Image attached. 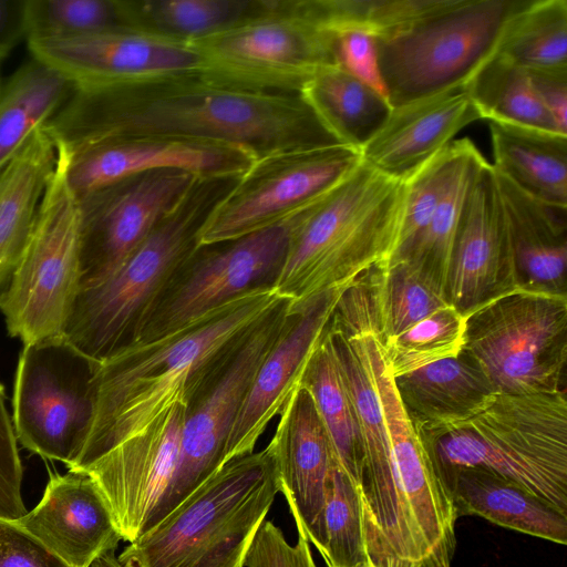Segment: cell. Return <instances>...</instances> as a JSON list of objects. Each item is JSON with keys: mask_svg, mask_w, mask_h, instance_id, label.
<instances>
[{"mask_svg": "<svg viewBox=\"0 0 567 567\" xmlns=\"http://www.w3.org/2000/svg\"><path fill=\"white\" fill-rule=\"evenodd\" d=\"M0 383V519L17 520L27 514L21 496L23 468L18 440Z\"/></svg>", "mask_w": 567, "mask_h": 567, "instance_id": "43", "label": "cell"}, {"mask_svg": "<svg viewBox=\"0 0 567 567\" xmlns=\"http://www.w3.org/2000/svg\"><path fill=\"white\" fill-rule=\"evenodd\" d=\"M73 90L56 71L32 59L0 92V171L45 125Z\"/></svg>", "mask_w": 567, "mask_h": 567, "instance_id": "30", "label": "cell"}, {"mask_svg": "<svg viewBox=\"0 0 567 567\" xmlns=\"http://www.w3.org/2000/svg\"><path fill=\"white\" fill-rule=\"evenodd\" d=\"M526 0H453L409 30L377 40L382 81L398 107L464 86L497 49Z\"/></svg>", "mask_w": 567, "mask_h": 567, "instance_id": "9", "label": "cell"}, {"mask_svg": "<svg viewBox=\"0 0 567 567\" xmlns=\"http://www.w3.org/2000/svg\"><path fill=\"white\" fill-rule=\"evenodd\" d=\"M257 155L226 142L137 135L114 140L69 158L68 179L78 197L122 178L159 169H179L196 176H240Z\"/></svg>", "mask_w": 567, "mask_h": 567, "instance_id": "19", "label": "cell"}, {"mask_svg": "<svg viewBox=\"0 0 567 567\" xmlns=\"http://www.w3.org/2000/svg\"><path fill=\"white\" fill-rule=\"evenodd\" d=\"M0 567H70L13 522L0 519Z\"/></svg>", "mask_w": 567, "mask_h": 567, "instance_id": "46", "label": "cell"}, {"mask_svg": "<svg viewBox=\"0 0 567 567\" xmlns=\"http://www.w3.org/2000/svg\"><path fill=\"white\" fill-rule=\"evenodd\" d=\"M333 34L339 66L386 97L379 68L375 38L357 31Z\"/></svg>", "mask_w": 567, "mask_h": 567, "instance_id": "45", "label": "cell"}, {"mask_svg": "<svg viewBox=\"0 0 567 567\" xmlns=\"http://www.w3.org/2000/svg\"><path fill=\"white\" fill-rule=\"evenodd\" d=\"M23 18L25 40L126 29L117 0H25Z\"/></svg>", "mask_w": 567, "mask_h": 567, "instance_id": "42", "label": "cell"}, {"mask_svg": "<svg viewBox=\"0 0 567 567\" xmlns=\"http://www.w3.org/2000/svg\"><path fill=\"white\" fill-rule=\"evenodd\" d=\"M190 43L205 76L249 90L301 92L339 66L336 35L318 23L309 0H264L246 19Z\"/></svg>", "mask_w": 567, "mask_h": 567, "instance_id": "8", "label": "cell"}, {"mask_svg": "<svg viewBox=\"0 0 567 567\" xmlns=\"http://www.w3.org/2000/svg\"><path fill=\"white\" fill-rule=\"evenodd\" d=\"M532 85L558 131L567 135V68L527 70Z\"/></svg>", "mask_w": 567, "mask_h": 567, "instance_id": "47", "label": "cell"}, {"mask_svg": "<svg viewBox=\"0 0 567 567\" xmlns=\"http://www.w3.org/2000/svg\"><path fill=\"white\" fill-rule=\"evenodd\" d=\"M453 0H309L318 23L331 33L357 31L377 40L400 34Z\"/></svg>", "mask_w": 567, "mask_h": 567, "instance_id": "38", "label": "cell"}, {"mask_svg": "<svg viewBox=\"0 0 567 567\" xmlns=\"http://www.w3.org/2000/svg\"><path fill=\"white\" fill-rule=\"evenodd\" d=\"M197 177L179 169L150 171L76 196L81 289L113 275Z\"/></svg>", "mask_w": 567, "mask_h": 567, "instance_id": "16", "label": "cell"}, {"mask_svg": "<svg viewBox=\"0 0 567 567\" xmlns=\"http://www.w3.org/2000/svg\"><path fill=\"white\" fill-rule=\"evenodd\" d=\"M290 316L289 300L284 299L258 320L186 409L177 470L148 529L227 464L226 446L233 425L259 367Z\"/></svg>", "mask_w": 567, "mask_h": 567, "instance_id": "14", "label": "cell"}, {"mask_svg": "<svg viewBox=\"0 0 567 567\" xmlns=\"http://www.w3.org/2000/svg\"><path fill=\"white\" fill-rule=\"evenodd\" d=\"M284 299L274 287L250 290L165 336L131 343L101 361L92 423L69 470L86 468L171 409H187L243 336Z\"/></svg>", "mask_w": 567, "mask_h": 567, "instance_id": "2", "label": "cell"}, {"mask_svg": "<svg viewBox=\"0 0 567 567\" xmlns=\"http://www.w3.org/2000/svg\"><path fill=\"white\" fill-rule=\"evenodd\" d=\"M361 162L360 151L343 144L288 148L257 157L208 214L197 248L286 223Z\"/></svg>", "mask_w": 567, "mask_h": 567, "instance_id": "13", "label": "cell"}, {"mask_svg": "<svg viewBox=\"0 0 567 567\" xmlns=\"http://www.w3.org/2000/svg\"><path fill=\"white\" fill-rule=\"evenodd\" d=\"M126 29L192 42L257 12L264 0H117Z\"/></svg>", "mask_w": 567, "mask_h": 567, "instance_id": "31", "label": "cell"}, {"mask_svg": "<svg viewBox=\"0 0 567 567\" xmlns=\"http://www.w3.org/2000/svg\"><path fill=\"white\" fill-rule=\"evenodd\" d=\"M477 120L481 116L464 86L393 107L361 150L362 162L404 182Z\"/></svg>", "mask_w": 567, "mask_h": 567, "instance_id": "24", "label": "cell"}, {"mask_svg": "<svg viewBox=\"0 0 567 567\" xmlns=\"http://www.w3.org/2000/svg\"><path fill=\"white\" fill-rule=\"evenodd\" d=\"M280 482L270 450L231 460L118 556L125 567H245Z\"/></svg>", "mask_w": 567, "mask_h": 567, "instance_id": "7", "label": "cell"}, {"mask_svg": "<svg viewBox=\"0 0 567 567\" xmlns=\"http://www.w3.org/2000/svg\"><path fill=\"white\" fill-rule=\"evenodd\" d=\"M393 379L401 403L419 431L462 422L497 393L463 351Z\"/></svg>", "mask_w": 567, "mask_h": 567, "instance_id": "28", "label": "cell"}, {"mask_svg": "<svg viewBox=\"0 0 567 567\" xmlns=\"http://www.w3.org/2000/svg\"><path fill=\"white\" fill-rule=\"evenodd\" d=\"M464 87L481 120L560 133L539 101L527 70L495 53Z\"/></svg>", "mask_w": 567, "mask_h": 567, "instance_id": "35", "label": "cell"}, {"mask_svg": "<svg viewBox=\"0 0 567 567\" xmlns=\"http://www.w3.org/2000/svg\"><path fill=\"white\" fill-rule=\"evenodd\" d=\"M309 540L298 532L292 545L282 530L270 520H264L257 530L245 560V567H317Z\"/></svg>", "mask_w": 567, "mask_h": 567, "instance_id": "44", "label": "cell"}, {"mask_svg": "<svg viewBox=\"0 0 567 567\" xmlns=\"http://www.w3.org/2000/svg\"><path fill=\"white\" fill-rule=\"evenodd\" d=\"M439 475L457 517L477 515L519 533L556 544L567 543V514L520 484L478 467Z\"/></svg>", "mask_w": 567, "mask_h": 567, "instance_id": "26", "label": "cell"}, {"mask_svg": "<svg viewBox=\"0 0 567 567\" xmlns=\"http://www.w3.org/2000/svg\"><path fill=\"white\" fill-rule=\"evenodd\" d=\"M238 177H197L113 275L80 290L64 337L97 361L135 342L171 279L197 249L208 214Z\"/></svg>", "mask_w": 567, "mask_h": 567, "instance_id": "5", "label": "cell"}, {"mask_svg": "<svg viewBox=\"0 0 567 567\" xmlns=\"http://www.w3.org/2000/svg\"><path fill=\"white\" fill-rule=\"evenodd\" d=\"M350 332L367 361L389 440L388 471L360 497L368 559L374 567H450L458 518L451 497L401 403L375 328Z\"/></svg>", "mask_w": 567, "mask_h": 567, "instance_id": "3", "label": "cell"}, {"mask_svg": "<svg viewBox=\"0 0 567 567\" xmlns=\"http://www.w3.org/2000/svg\"><path fill=\"white\" fill-rule=\"evenodd\" d=\"M45 127L69 158L137 135L233 143L257 157L288 148L342 144L305 89L249 90L200 73L73 86Z\"/></svg>", "mask_w": 567, "mask_h": 567, "instance_id": "1", "label": "cell"}, {"mask_svg": "<svg viewBox=\"0 0 567 567\" xmlns=\"http://www.w3.org/2000/svg\"><path fill=\"white\" fill-rule=\"evenodd\" d=\"M12 522L70 567H87L123 540L104 494L82 470L51 474L41 501Z\"/></svg>", "mask_w": 567, "mask_h": 567, "instance_id": "23", "label": "cell"}, {"mask_svg": "<svg viewBox=\"0 0 567 567\" xmlns=\"http://www.w3.org/2000/svg\"><path fill=\"white\" fill-rule=\"evenodd\" d=\"M493 168L548 205L567 208V135L489 122Z\"/></svg>", "mask_w": 567, "mask_h": 567, "instance_id": "29", "label": "cell"}, {"mask_svg": "<svg viewBox=\"0 0 567 567\" xmlns=\"http://www.w3.org/2000/svg\"><path fill=\"white\" fill-rule=\"evenodd\" d=\"M463 145L464 137L452 141L404 181V196L395 244L386 262L403 258L427 226L443 197Z\"/></svg>", "mask_w": 567, "mask_h": 567, "instance_id": "40", "label": "cell"}, {"mask_svg": "<svg viewBox=\"0 0 567 567\" xmlns=\"http://www.w3.org/2000/svg\"><path fill=\"white\" fill-rule=\"evenodd\" d=\"M404 182L363 162L341 183L286 221L288 241L274 285L296 310L347 288L392 254Z\"/></svg>", "mask_w": 567, "mask_h": 567, "instance_id": "4", "label": "cell"}, {"mask_svg": "<svg viewBox=\"0 0 567 567\" xmlns=\"http://www.w3.org/2000/svg\"><path fill=\"white\" fill-rule=\"evenodd\" d=\"M497 392L565 390L567 296L509 290L466 316L464 346Z\"/></svg>", "mask_w": 567, "mask_h": 567, "instance_id": "11", "label": "cell"}, {"mask_svg": "<svg viewBox=\"0 0 567 567\" xmlns=\"http://www.w3.org/2000/svg\"><path fill=\"white\" fill-rule=\"evenodd\" d=\"M495 54L525 70L567 68V0H526Z\"/></svg>", "mask_w": 567, "mask_h": 567, "instance_id": "37", "label": "cell"}, {"mask_svg": "<svg viewBox=\"0 0 567 567\" xmlns=\"http://www.w3.org/2000/svg\"><path fill=\"white\" fill-rule=\"evenodd\" d=\"M58 162L18 266L0 301L7 330L23 344L62 336L81 290L79 198Z\"/></svg>", "mask_w": 567, "mask_h": 567, "instance_id": "10", "label": "cell"}, {"mask_svg": "<svg viewBox=\"0 0 567 567\" xmlns=\"http://www.w3.org/2000/svg\"><path fill=\"white\" fill-rule=\"evenodd\" d=\"M466 316L450 303L399 336L381 342L393 378L457 357L464 346Z\"/></svg>", "mask_w": 567, "mask_h": 567, "instance_id": "39", "label": "cell"}, {"mask_svg": "<svg viewBox=\"0 0 567 567\" xmlns=\"http://www.w3.org/2000/svg\"><path fill=\"white\" fill-rule=\"evenodd\" d=\"M56 162L55 142L43 125L0 171V301L22 256Z\"/></svg>", "mask_w": 567, "mask_h": 567, "instance_id": "27", "label": "cell"}, {"mask_svg": "<svg viewBox=\"0 0 567 567\" xmlns=\"http://www.w3.org/2000/svg\"><path fill=\"white\" fill-rule=\"evenodd\" d=\"M267 447L298 532L322 554V515L331 470L338 461L308 390L298 385L292 392Z\"/></svg>", "mask_w": 567, "mask_h": 567, "instance_id": "22", "label": "cell"}, {"mask_svg": "<svg viewBox=\"0 0 567 567\" xmlns=\"http://www.w3.org/2000/svg\"><path fill=\"white\" fill-rule=\"evenodd\" d=\"M322 523L327 567H354L368 560L358 487L338 462L331 470Z\"/></svg>", "mask_w": 567, "mask_h": 567, "instance_id": "41", "label": "cell"}, {"mask_svg": "<svg viewBox=\"0 0 567 567\" xmlns=\"http://www.w3.org/2000/svg\"><path fill=\"white\" fill-rule=\"evenodd\" d=\"M354 567H374V566H373V565H372V563L368 559V560L363 561L362 564L357 565V566H354Z\"/></svg>", "mask_w": 567, "mask_h": 567, "instance_id": "50", "label": "cell"}, {"mask_svg": "<svg viewBox=\"0 0 567 567\" xmlns=\"http://www.w3.org/2000/svg\"><path fill=\"white\" fill-rule=\"evenodd\" d=\"M116 548L102 551L87 567H125L115 555Z\"/></svg>", "mask_w": 567, "mask_h": 567, "instance_id": "49", "label": "cell"}, {"mask_svg": "<svg viewBox=\"0 0 567 567\" xmlns=\"http://www.w3.org/2000/svg\"><path fill=\"white\" fill-rule=\"evenodd\" d=\"M185 411L181 405L171 409L82 470L97 483L125 542H134L148 529L173 482Z\"/></svg>", "mask_w": 567, "mask_h": 567, "instance_id": "18", "label": "cell"}, {"mask_svg": "<svg viewBox=\"0 0 567 567\" xmlns=\"http://www.w3.org/2000/svg\"><path fill=\"white\" fill-rule=\"evenodd\" d=\"M305 90L339 142L360 152L392 111L384 95L340 66L321 72Z\"/></svg>", "mask_w": 567, "mask_h": 567, "instance_id": "33", "label": "cell"}, {"mask_svg": "<svg viewBox=\"0 0 567 567\" xmlns=\"http://www.w3.org/2000/svg\"><path fill=\"white\" fill-rule=\"evenodd\" d=\"M494 173L517 288L567 296V208L540 202Z\"/></svg>", "mask_w": 567, "mask_h": 567, "instance_id": "25", "label": "cell"}, {"mask_svg": "<svg viewBox=\"0 0 567 567\" xmlns=\"http://www.w3.org/2000/svg\"><path fill=\"white\" fill-rule=\"evenodd\" d=\"M24 1L0 0V60L25 38Z\"/></svg>", "mask_w": 567, "mask_h": 567, "instance_id": "48", "label": "cell"}, {"mask_svg": "<svg viewBox=\"0 0 567 567\" xmlns=\"http://www.w3.org/2000/svg\"><path fill=\"white\" fill-rule=\"evenodd\" d=\"M344 289L326 291L290 310L289 322L259 367L233 425L226 446L227 463L252 453L269 423L279 415L299 385Z\"/></svg>", "mask_w": 567, "mask_h": 567, "instance_id": "21", "label": "cell"}, {"mask_svg": "<svg viewBox=\"0 0 567 567\" xmlns=\"http://www.w3.org/2000/svg\"><path fill=\"white\" fill-rule=\"evenodd\" d=\"M419 432L437 474L484 468L520 484L567 514L565 390L497 392L473 416Z\"/></svg>", "mask_w": 567, "mask_h": 567, "instance_id": "6", "label": "cell"}, {"mask_svg": "<svg viewBox=\"0 0 567 567\" xmlns=\"http://www.w3.org/2000/svg\"><path fill=\"white\" fill-rule=\"evenodd\" d=\"M287 241L284 223L197 248L171 279L135 342L165 336L250 290L274 287Z\"/></svg>", "mask_w": 567, "mask_h": 567, "instance_id": "15", "label": "cell"}, {"mask_svg": "<svg viewBox=\"0 0 567 567\" xmlns=\"http://www.w3.org/2000/svg\"><path fill=\"white\" fill-rule=\"evenodd\" d=\"M32 59L60 73L73 86L200 73L204 61L190 43L132 29L73 38L27 39Z\"/></svg>", "mask_w": 567, "mask_h": 567, "instance_id": "17", "label": "cell"}, {"mask_svg": "<svg viewBox=\"0 0 567 567\" xmlns=\"http://www.w3.org/2000/svg\"><path fill=\"white\" fill-rule=\"evenodd\" d=\"M485 162L475 144L468 137H464L462 153L431 220L410 251L398 259L409 260L419 267L445 296L451 258L464 205L475 175Z\"/></svg>", "mask_w": 567, "mask_h": 567, "instance_id": "36", "label": "cell"}, {"mask_svg": "<svg viewBox=\"0 0 567 567\" xmlns=\"http://www.w3.org/2000/svg\"><path fill=\"white\" fill-rule=\"evenodd\" d=\"M513 251L494 169L487 161L468 192L451 258L446 298L467 316L516 289Z\"/></svg>", "mask_w": 567, "mask_h": 567, "instance_id": "20", "label": "cell"}, {"mask_svg": "<svg viewBox=\"0 0 567 567\" xmlns=\"http://www.w3.org/2000/svg\"><path fill=\"white\" fill-rule=\"evenodd\" d=\"M299 385L311 394L336 458L358 487L363 465V445L353 405L327 330L310 355Z\"/></svg>", "mask_w": 567, "mask_h": 567, "instance_id": "32", "label": "cell"}, {"mask_svg": "<svg viewBox=\"0 0 567 567\" xmlns=\"http://www.w3.org/2000/svg\"><path fill=\"white\" fill-rule=\"evenodd\" d=\"M100 362L64 334L23 344L12 395L18 443L70 468L92 423Z\"/></svg>", "mask_w": 567, "mask_h": 567, "instance_id": "12", "label": "cell"}, {"mask_svg": "<svg viewBox=\"0 0 567 567\" xmlns=\"http://www.w3.org/2000/svg\"><path fill=\"white\" fill-rule=\"evenodd\" d=\"M381 342L449 303L445 293L409 260L378 264L364 274Z\"/></svg>", "mask_w": 567, "mask_h": 567, "instance_id": "34", "label": "cell"}]
</instances>
